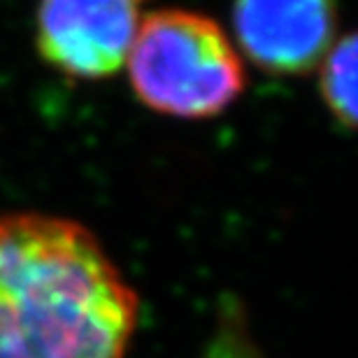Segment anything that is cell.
Here are the masks:
<instances>
[{"instance_id":"cell-1","label":"cell","mask_w":358,"mask_h":358,"mask_svg":"<svg viewBox=\"0 0 358 358\" xmlns=\"http://www.w3.org/2000/svg\"><path fill=\"white\" fill-rule=\"evenodd\" d=\"M138 296L87 226L0 214V358H126Z\"/></svg>"},{"instance_id":"cell-2","label":"cell","mask_w":358,"mask_h":358,"mask_svg":"<svg viewBox=\"0 0 358 358\" xmlns=\"http://www.w3.org/2000/svg\"><path fill=\"white\" fill-rule=\"evenodd\" d=\"M124 70L135 98L173 119H214L247 87L233 38L207 14L168 7L147 12Z\"/></svg>"},{"instance_id":"cell-3","label":"cell","mask_w":358,"mask_h":358,"mask_svg":"<svg viewBox=\"0 0 358 358\" xmlns=\"http://www.w3.org/2000/svg\"><path fill=\"white\" fill-rule=\"evenodd\" d=\"M152 0H40L35 49L75 82L110 80L124 70Z\"/></svg>"},{"instance_id":"cell-4","label":"cell","mask_w":358,"mask_h":358,"mask_svg":"<svg viewBox=\"0 0 358 358\" xmlns=\"http://www.w3.org/2000/svg\"><path fill=\"white\" fill-rule=\"evenodd\" d=\"M233 35L263 73L307 75L338 40L335 0H233Z\"/></svg>"},{"instance_id":"cell-5","label":"cell","mask_w":358,"mask_h":358,"mask_svg":"<svg viewBox=\"0 0 358 358\" xmlns=\"http://www.w3.org/2000/svg\"><path fill=\"white\" fill-rule=\"evenodd\" d=\"M356 35L347 33L333 42L317 66L321 100L331 117L347 131H354L356 126Z\"/></svg>"},{"instance_id":"cell-6","label":"cell","mask_w":358,"mask_h":358,"mask_svg":"<svg viewBox=\"0 0 358 358\" xmlns=\"http://www.w3.org/2000/svg\"><path fill=\"white\" fill-rule=\"evenodd\" d=\"M200 358H266L254 342L245 314L238 305H226L210 345Z\"/></svg>"}]
</instances>
